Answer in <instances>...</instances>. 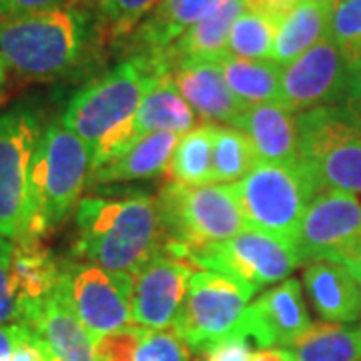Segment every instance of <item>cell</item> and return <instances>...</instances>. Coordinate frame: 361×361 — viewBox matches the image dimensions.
Instances as JSON below:
<instances>
[{
	"instance_id": "cell-1",
	"label": "cell",
	"mask_w": 361,
	"mask_h": 361,
	"mask_svg": "<svg viewBox=\"0 0 361 361\" xmlns=\"http://www.w3.org/2000/svg\"><path fill=\"white\" fill-rule=\"evenodd\" d=\"M73 257L106 271L135 275L167 241L155 195L85 197L75 213Z\"/></svg>"
},
{
	"instance_id": "cell-2",
	"label": "cell",
	"mask_w": 361,
	"mask_h": 361,
	"mask_svg": "<svg viewBox=\"0 0 361 361\" xmlns=\"http://www.w3.org/2000/svg\"><path fill=\"white\" fill-rule=\"evenodd\" d=\"M101 16L80 0L42 13L0 18V61L18 77L59 80L94 54Z\"/></svg>"
},
{
	"instance_id": "cell-3",
	"label": "cell",
	"mask_w": 361,
	"mask_h": 361,
	"mask_svg": "<svg viewBox=\"0 0 361 361\" xmlns=\"http://www.w3.org/2000/svg\"><path fill=\"white\" fill-rule=\"evenodd\" d=\"M169 73L161 59L135 54L75 92L61 116L66 129L87 142L90 173L133 142V116L157 75Z\"/></svg>"
},
{
	"instance_id": "cell-4",
	"label": "cell",
	"mask_w": 361,
	"mask_h": 361,
	"mask_svg": "<svg viewBox=\"0 0 361 361\" xmlns=\"http://www.w3.org/2000/svg\"><path fill=\"white\" fill-rule=\"evenodd\" d=\"M90 151L63 118L42 127L28 173V233L42 239L77 209L89 185Z\"/></svg>"
},
{
	"instance_id": "cell-5",
	"label": "cell",
	"mask_w": 361,
	"mask_h": 361,
	"mask_svg": "<svg viewBox=\"0 0 361 361\" xmlns=\"http://www.w3.org/2000/svg\"><path fill=\"white\" fill-rule=\"evenodd\" d=\"M297 169L313 193H361V118L345 106L297 115Z\"/></svg>"
},
{
	"instance_id": "cell-6",
	"label": "cell",
	"mask_w": 361,
	"mask_h": 361,
	"mask_svg": "<svg viewBox=\"0 0 361 361\" xmlns=\"http://www.w3.org/2000/svg\"><path fill=\"white\" fill-rule=\"evenodd\" d=\"M163 251L199 269L231 277L255 293L265 285L287 279L291 271L301 265L295 247L255 229H245L227 241L199 247L165 241Z\"/></svg>"
},
{
	"instance_id": "cell-7",
	"label": "cell",
	"mask_w": 361,
	"mask_h": 361,
	"mask_svg": "<svg viewBox=\"0 0 361 361\" xmlns=\"http://www.w3.org/2000/svg\"><path fill=\"white\" fill-rule=\"evenodd\" d=\"M231 187L249 229L295 247L303 215L315 197L297 165L259 163Z\"/></svg>"
},
{
	"instance_id": "cell-8",
	"label": "cell",
	"mask_w": 361,
	"mask_h": 361,
	"mask_svg": "<svg viewBox=\"0 0 361 361\" xmlns=\"http://www.w3.org/2000/svg\"><path fill=\"white\" fill-rule=\"evenodd\" d=\"M167 241L185 247L227 241L249 229L231 185L167 183L159 195Z\"/></svg>"
},
{
	"instance_id": "cell-9",
	"label": "cell",
	"mask_w": 361,
	"mask_h": 361,
	"mask_svg": "<svg viewBox=\"0 0 361 361\" xmlns=\"http://www.w3.org/2000/svg\"><path fill=\"white\" fill-rule=\"evenodd\" d=\"M253 289L213 271H195L187 285L173 331L197 353H205L223 339L241 336V322Z\"/></svg>"
},
{
	"instance_id": "cell-10",
	"label": "cell",
	"mask_w": 361,
	"mask_h": 361,
	"mask_svg": "<svg viewBox=\"0 0 361 361\" xmlns=\"http://www.w3.org/2000/svg\"><path fill=\"white\" fill-rule=\"evenodd\" d=\"M299 263H336L361 281V201L351 193L325 191L307 207L295 243Z\"/></svg>"
},
{
	"instance_id": "cell-11",
	"label": "cell",
	"mask_w": 361,
	"mask_h": 361,
	"mask_svg": "<svg viewBox=\"0 0 361 361\" xmlns=\"http://www.w3.org/2000/svg\"><path fill=\"white\" fill-rule=\"evenodd\" d=\"M42 133V115L30 104L0 113V237L28 233V173Z\"/></svg>"
},
{
	"instance_id": "cell-12",
	"label": "cell",
	"mask_w": 361,
	"mask_h": 361,
	"mask_svg": "<svg viewBox=\"0 0 361 361\" xmlns=\"http://www.w3.org/2000/svg\"><path fill=\"white\" fill-rule=\"evenodd\" d=\"M61 291L92 343L133 322V275L129 273L71 259L63 263Z\"/></svg>"
},
{
	"instance_id": "cell-13",
	"label": "cell",
	"mask_w": 361,
	"mask_h": 361,
	"mask_svg": "<svg viewBox=\"0 0 361 361\" xmlns=\"http://www.w3.org/2000/svg\"><path fill=\"white\" fill-rule=\"evenodd\" d=\"M353 65L329 37L313 44L281 71L279 103L295 115L315 106H343L357 82Z\"/></svg>"
},
{
	"instance_id": "cell-14",
	"label": "cell",
	"mask_w": 361,
	"mask_h": 361,
	"mask_svg": "<svg viewBox=\"0 0 361 361\" xmlns=\"http://www.w3.org/2000/svg\"><path fill=\"white\" fill-rule=\"evenodd\" d=\"M191 275V263L171 257L161 249L133 275V323L147 329H171L179 315Z\"/></svg>"
},
{
	"instance_id": "cell-15",
	"label": "cell",
	"mask_w": 361,
	"mask_h": 361,
	"mask_svg": "<svg viewBox=\"0 0 361 361\" xmlns=\"http://www.w3.org/2000/svg\"><path fill=\"white\" fill-rule=\"evenodd\" d=\"M311 325L301 283L295 277H287L249 303L241 322V336L255 339L261 349L289 348L310 331Z\"/></svg>"
},
{
	"instance_id": "cell-16",
	"label": "cell",
	"mask_w": 361,
	"mask_h": 361,
	"mask_svg": "<svg viewBox=\"0 0 361 361\" xmlns=\"http://www.w3.org/2000/svg\"><path fill=\"white\" fill-rule=\"evenodd\" d=\"M171 77L203 123L233 127L245 113L247 106L231 92L217 61L183 63L171 71Z\"/></svg>"
},
{
	"instance_id": "cell-17",
	"label": "cell",
	"mask_w": 361,
	"mask_h": 361,
	"mask_svg": "<svg viewBox=\"0 0 361 361\" xmlns=\"http://www.w3.org/2000/svg\"><path fill=\"white\" fill-rule=\"evenodd\" d=\"M14 279L25 311V325L32 327L40 311L61 287L63 261L37 237L14 241Z\"/></svg>"
},
{
	"instance_id": "cell-18",
	"label": "cell",
	"mask_w": 361,
	"mask_h": 361,
	"mask_svg": "<svg viewBox=\"0 0 361 361\" xmlns=\"http://www.w3.org/2000/svg\"><path fill=\"white\" fill-rule=\"evenodd\" d=\"M233 127L253 142L259 163L297 165V115L281 103L247 106Z\"/></svg>"
},
{
	"instance_id": "cell-19",
	"label": "cell",
	"mask_w": 361,
	"mask_h": 361,
	"mask_svg": "<svg viewBox=\"0 0 361 361\" xmlns=\"http://www.w3.org/2000/svg\"><path fill=\"white\" fill-rule=\"evenodd\" d=\"M245 11V0H223L213 13L193 25L180 39H177L167 51L159 54L169 73L183 63L219 61L229 54V35L233 23Z\"/></svg>"
},
{
	"instance_id": "cell-20",
	"label": "cell",
	"mask_w": 361,
	"mask_h": 361,
	"mask_svg": "<svg viewBox=\"0 0 361 361\" xmlns=\"http://www.w3.org/2000/svg\"><path fill=\"white\" fill-rule=\"evenodd\" d=\"M303 283L315 311L327 323H355L361 319V281L353 271L336 263H311Z\"/></svg>"
},
{
	"instance_id": "cell-21",
	"label": "cell",
	"mask_w": 361,
	"mask_h": 361,
	"mask_svg": "<svg viewBox=\"0 0 361 361\" xmlns=\"http://www.w3.org/2000/svg\"><path fill=\"white\" fill-rule=\"evenodd\" d=\"M223 0H159L133 32L137 54L159 56L189 28L213 13Z\"/></svg>"
},
{
	"instance_id": "cell-22",
	"label": "cell",
	"mask_w": 361,
	"mask_h": 361,
	"mask_svg": "<svg viewBox=\"0 0 361 361\" xmlns=\"http://www.w3.org/2000/svg\"><path fill=\"white\" fill-rule=\"evenodd\" d=\"M189 351L173 329L127 325L94 341L97 361H191Z\"/></svg>"
},
{
	"instance_id": "cell-23",
	"label": "cell",
	"mask_w": 361,
	"mask_h": 361,
	"mask_svg": "<svg viewBox=\"0 0 361 361\" xmlns=\"http://www.w3.org/2000/svg\"><path fill=\"white\" fill-rule=\"evenodd\" d=\"M197 121V113L183 99L177 85L173 82L171 73H161L147 89L137 113L133 116V142L145 135L161 130L185 135L199 125Z\"/></svg>"
},
{
	"instance_id": "cell-24",
	"label": "cell",
	"mask_w": 361,
	"mask_h": 361,
	"mask_svg": "<svg viewBox=\"0 0 361 361\" xmlns=\"http://www.w3.org/2000/svg\"><path fill=\"white\" fill-rule=\"evenodd\" d=\"M179 137L180 135L177 133H167V130L145 135L135 142H130L113 161L92 171L87 187L153 179L167 169L171 153L179 141Z\"/></svg>"
},
{
	"instance_id": "cell-25",
	"label": "cell",
	"mask_w": 361,
	"mask_h": 361,
	"mask_svg": "<svg viewBox=\"0 0 361 361\" xmlns=\"http://www.w3.org/2000/svg\"><path fill=\"white\" fill-rule=\"evenodd\" d=\"M32 329L47 341L54 361H97L94 343L68 307L61 287L40 311Z\"/></svg>"
},
{
	"instance_id": "cell-26",
	"label": "cell",
	"mask_w": 361,
	"mask_h": 361,
	"mask_svg": "<svg viewBox=\"0 0 361 361\" xmlns=\"http://www.w3.org/2000/svg\"><path fill=\"white\" fill-rule=\"evenodd\" d=\"M331 2H297L277 25L271 61L287 66L327 37Z\"/></svg>"
},
{
	"instance_id": "cell-27",
	"label": "cell",
	"mask_w": 361,
	"mask_h": 361,
	"mask_svg": "<svg viewBox=\"0 0 361 361\" xmlns=\"http://www.w3.org/2000/svg\"><path fill=\"white\" fill-rule=\"evenodd\" d=\"M231 92L245 104L279 103L281 66L273 61H251L225 54L217 61Z\"/></svg>"
},
{
	"instance_id": "cell-28",
	"label": "cell",
	"mask_w": 361,
	"mask_h": 361,
	"mask_svg": "<svg viewBox=\"0 0 361 361\" xmlns=\"http://www.w3.org/2000/svg\"><path fill=\"white\" fill-rule=\"evenodd\" d=\"M283 349L293 361H361V325L313 323L307 334Z\"/></svg>"
},
{
	"instance_id": "cell-29",
	"label": "cell",
	"mask_w": 361,
	"mask_h": 361,
	"mask_svg": "<svg viewBox=\"0 0 361 361\" xmlns=\"http://www.w3.org/2000/svg\"><path fill=\"white\" fill-rule=\"evenodd\" d=\"M169 177L183 185L213 183V125L199 123L193 130L180 135L167 165Z\"/></svg>"
},
{
	"instance_id": "cell-30",
	"label": "cell",
	"mask_w": 361,
	"mask_h": 361,
	"mask_svg": "<svg viewBox=\"0 0 361 361\" xmlns=\"http://www.w3.org/2000/svg\"><path fill=\"white\" fill-rule=\"evenodd\" d=\"M257 165L253 142L243 130L227 125H213V183H237Z\"/></svg>"
},
{
	"instance_id": "cell-31",
	"label": "cell",
	"mask_w": 361,
	"mask_h": 361,
	"mask_svg": "<svg viewBox=\"0 0 361 361\" xmlns=\"http://www.w3.org/2000/svg\"><path fill=\"white\" fill-rule=\"evenodd\" d=\"M275 35H277L275 20L251 11H243V14L233 23L227 51L239 59L271 61Z\"/></svg>"
},
{
	"instance_id": "cell-32",
	"label": "cell",
	"mask_w": 361,
	"mask_h": 361,
	"mask_svg": "<svg viewBox=\"0 0 361 361\" xmlns=\"http://www.w3.org/2000/svg\"><path fill=\"white\" fill-rule=\"evenodd\" d=\"M327 37L353 65H361V0H341L331 6Z\"/></svg>"
},
{
	"instance_id": "cell-33",
	"label": "cell",
	"mask_w": 361,
	"mask_h": 361,
	"mask_svg": "<svg viewBox=\"0 0 361 361\" xmlns=\"http://www.w3.org/2000/svg\"><path fill=\"white\" fill-rule=\"evenodd\" d=\"M101 23L115 37L129 35L141 25V20L155 8L159 0H94Z\"/></svg>"
},
{
	"instance_id": "cell-34",
	"label": "cell",
	"mask_w": 361,
	"mask_h": 361,
	"mask_svg": "<svg viewBox=\"0 0 361 361\" xmlns=\"http://www.w3.org/2000/svg\"><path fill=\"white\" fill-rule=\"evenodd\" d=\"M14 241L0 237V325L25 323V311L18 295L13 267Z\"/></svg>"
},
{
	"instance_id": "cell-35",
	"label": "cell",
	"mask_w": 361,
	"mask_h": 361,
	"mask_svg": "<svg viewBox=\"0 0 361 361\" xmlns=\"http://www.w3.org/2000/svg\"><path fill=\"white\" fill-rule=\"evenodd\" d=\"M8 361H54L52 360L51 348L47 345V341L26 325L25 334L18 339V343L14 345L13 353Z\"/></svg>"
},
{
	"instance_id": "cell-36",
	"label": "cell",
	"mask_w": 361,
	"mask_h": 361,
	"mask_svg": "<svg viewBox=\"0 0 361 361\" xmlns=\"http://www.w3.org/2000/svg\"><path fill=\"white\" fill-rule=\"evenodd\" d=\"M253 349L249 345V337L233 336L215 343L205 351V361H249Z\"/></svg>"
},
{
	"instance_id": "cell-37",
	"label": "cell",
	"mask_w": 361,
	"mask_h": 361,
	"mask_svg": "<svg viewBox=\"0 0 361 361\" xmlns=\"http://www.w3.org/2000/svg\"><path fill=\"white\" fill-rule=\"evenodd\" d=\"M77 0H0V18L52 11V8H61Z\"/></svg>"
},
{
	"instance_id": "cell-38",
	"label": "cell",
	"mask_w": 361,
	"mask_h": 361,
	"mask_svg": "<svg viewBox=\"0 0 361 361\" xmlns=\"http://www.w3.org/2000/svg\"><path fill=\"white\" fill-rule=\"evenodd\" d=\"M297 0H245V11L257 13L279 25L285 14L295 8Z\"/></svg>"
},
{
	"instance_id": "cell-39",
	"label": "cell",
	"mask_w": 361,
	"mask_h": 361,
	"mask_svg": "<svg viewBox=\"0 0 361 361\" xmlns=\"http://www.w3.org/2000/svg\"><path fill=\"white\" fill-rule=\"evenodd\" d=\"M25 323H4L0 325V361H8L14 345L25 334Z\"/></svg>"
},
{
	"instance_id": "cell-40",
	"label": "cell",
	"mask_w": 361,
	"mask_h": 361,
	"mask_svg": "<svg viewBox=\"0 0 361 361\" xmlns=\"http://www.w3.org/2000/svg\"><path fill=\"white\" fill-rule=\"evenodd\" d=\"M4 82H6V66L0 61V89L4 87Z\"/></svg>"
},
{
	"instance_id": "cell-41",
	"label": "cell",
	"mask_w": 361,
	"mask_h": 361,
	"mask_svg": "<svg viewBox=\"0 0 361 361\" xmlns=\"http://www.w3.org/2000/svg\"><path fill=\"white\" fill-rule=\"evenodd\" d=\"M297 2H329V0H297Z\"/></svg>"
},
{
	"instance_id": "cell-42",
	"label": "cell",
	"mask_w": 361,
	"mask_h": 361,
	"mask_svg": "<svg viewBox=\"0 0 361 361\" xmlns=\"http://www.w3.org/2000/svg\"><path fill=\"white\" fill-rule=\"evenodd\" d=\"M329 2H331V6H334V4H337V2H341V0H329Z\"/></svg>"
}]
</instances>
